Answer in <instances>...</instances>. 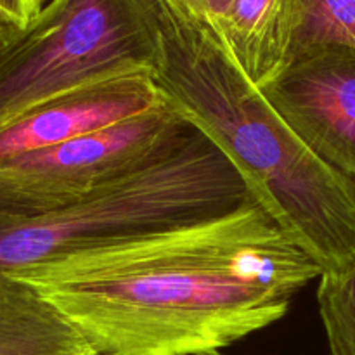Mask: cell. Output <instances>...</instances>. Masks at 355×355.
<instances>
[{"instance_id":"cell-1","label":"cell","mask_w":355,"mask_h":355,"mask_svg":"<svg viewBox=\"0 0 355 355\" xmlns=\"http://www.w3.org/2000/svg\"><path fill=\"white\" fill-rule=\"evenodd\" d=\"M6 274L54 304L94 355H203L283 319L324 270L252 198Z\"/></svg>"},{"instance_id":"cell-2","label":"cell","mask_w":355,"mask_h":355,"mask_svg":"<svg viewBox=\"0 0 355 355\" xmlns=\"http://www.w3.org/2000/svg\"><path fill=\"white\" fill-rule=\"evenodd\" d=\"M155 80L166 99L225 153L257 203L322 270L355 263V179L312 155L210 31L153 3Z\"/></svg>"},{"instance_id":"cell-3","label":"cell","mask_w":355,"mask_h":355,"mask_svg":"<svg viewBox=\"0 0 355 355\" xmlns=\"http://www.w3.org/2000/svg\"><path fill=\"white\" fill-rule=\"evenodd\" d=\"M252 198L225 153L191 125L148 163L69 207L0 217V272L220 217Z\"/></svg>"},{"instance_id":"cell-4","label":"cell","mask_w":355,"mask_h":355,"mask_svg":"<svg viewBox=\"0 0 355 355\" xmlns=\"http://www.w3.org/2000/svg\"><path fill=\"white\" fill-rule=\"evenodd\" d=\"M159 45L151 0H49L0 44V128L80 87L155 75Z\"/></svg>"},{"instance_id":"cell-5","label":"cell","mask_w":355,"mask_h":355,"mask_svg":"<svg viewBox=\"0 0 355 355\" xmlns=\"http://www.w3.org/2000/svg\"><path fill=\"white\" fill-rule=\"evenodd\" d=\"M191 125L165 97L137 118L0 163V217H35L69 207L148 163Z\"/></svg>"},{"instance_id":"cell-6","label":"cell","mask_w":355,"mask_h":355,"mask_svg":"<svg viewBox=\"0 0 355 355\" xmlns=\"http://www.w3.org/2000/svg\"><path fill=\"white\" fill-rule=\"evenodd\" d=\"M260 90L312 155L355 179V49L300 52Z\"/></svg>"},{"instance_id":"cell-7","label":"cell","mask_w":355,"mask_h":355,"mask_svg":"<svg viewBox=\"0 0 355 355\" xmlns=\"http://www.w3.org/2000/svg\"><path fill=\"white\" fill-rule=\"evenodd\" d=\"M163 101L165 94L151 73L80 87L0 128V163L114 127L155 110Z\"/></svg>"},{"instance_id":"cell-8","label":"cell","mask_w":355,"mask_h":355,"mask_svg":"<svg viewBox=\"0 0 355 355\" xmlns=\"http://www.w3.org/2000/svg\"><path fill=\"white\" fill-rule=\"evenodd\" d=\"M214 37L260 89L291 61L295 0H232Z\"/></svg>"},{"instance_id":"cell-9","label":"cell","mask_w":355,"mask_h":355,"mask_svg":"<svg viewBox=\"0 0 355 355\" xmlns=\"http://www.w3.org/2000/svg\"><path fill=\"white\" fill-rule=\"evenodd\" d=\"M0 355H94L82 333L37 288L0 272Z\"/></svg>"},{"instance_id":"cell-10","label":"cell","mask_w":355,"mask_h":355,"mask_svg":"<svg viewBox=\"0 0 355 355\" xmlns=\"http://www.w3.org/2000/svg\"><path fill=\"white\" fill-rule=\"evenodd\" d=\"M326 45L355 49V0H295L291 59Z\"/></svg>"},{"instance_id":"cell-11","label":"cell","mask_w":355,"mask_h":355,"mask_svg":"<svg viewBox=\"0 0 355 355\" xmlns=\"http://www.w3.org/2000/svg\"><path fill=\"white\" fill-rule=\"evenodd\" d=\"M318 304L331 355H355V263L319 279Z\"/></svg>"},{"instance_id":"cell-12","label":"cell","mask_w":355,"mask_h":355,"mask_svg":"<svg viewBox=\"0 0 355 355\" xmlns=\"http://www.w3.org/2000/svg\"><path fill=\"white\" fill-rule=\"evenodd\" d=\"M200 30L217 33L232 0H151Z\"/></svg>"},{"instance_id":"cell-13","label":"cell","mask_w":355,"mask_h":355,"mask_svg":"<svg viewBox=\"0 0 355 355\" xmlns=\"http://www.w3.org/2000/svg\"><path fill=\"white\" fill-rule=\"evenodd\" d=\"M40 12L37 0H0V26L19 31Z\"/></svg>"},{"instance_id":"cell-14","label":"cell","mask_w":355,"mask_h":355,"mask_svg":"<svg viewBox=\"0 0 355 355\" xmlns=\"http://www.w3.org/2000/svg\"><path fill=\"white\" fill-rule=\"evenodd\" d=\"M12 33H16V31H10V30H7V28L0 26V44H3V42H6Z\"/></svg>"},{"instance_id":"cell-15","label":"cell","mask_w":355,"mask_h":355,"mask_svg":"<svg viewBox=\"0 0 355 355\" xmlns=\"http://www.w3.org/2000/svg\"><path fill=\"white\" fill-rule=\"evenodd\" d=\"M37 2H38V6H40V9H42V7H44L45 3L49 2V0H37Z\"/></svg>"},{"instance_id":"cell-16","label":"cell","mask_w":355,"mask_h":355,"mask_svg":"<svg viewBox=\"0 0 355 355\" xmlns=\"http://www.w3.org/2000/svg\"><path fill=\"white\" fill-rule=\"evenodd\" d=\"M203 355H222L220 352H211V354H203Z\"/></svg>"}]
</instances>
